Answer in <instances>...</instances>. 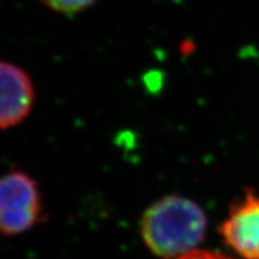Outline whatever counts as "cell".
I'll use <instances>...</instances> for the list:
<instances>
[{"instance_id": "cell-1", "label": "cell", "mask_w": 259, "mask_h": 259, "mask_svg": "<svg viewBox=\"0 0 259 259\" xmlns=\"http://www.w3.org/2000/svg\"><path fill=\"white\" fill-rule=\"evenodd\" d=\"M206 215L193 200L169 194L145 210L141 234L147 247L163 259L196 250L206 233Z\"/></svg>"}, {"instance_id": "cell-2", "label": "cell", "mask_w": 259, "mask_h": 259, "mask_svg": "<svg viewBox=\"0 0 259 259\" xmlns=\"http://www.w3.org/2000/svg\"><path fill=\"white\" fill-rule=\"evenodd\" d=\"M42 218L41 192L34 178L23 170H11L0 177V234H23Z\"/></svg>"}, {"instance_id": "cell-3", "label": "cell", "mask_w": 259, "mask_h": 259, "mask_svg": "<svg viewBox=\"0 0 259 259\" xmlns=\"http://www.w3.org/2000/svg\"><path fill=\"white\" fill-rule=\"evenodd\" d=\"M228 247L244 259H259V197L247 191L220 227Z\"/></svg>"}, {"instance_id": "cell-4", "label": "cell", "mask_w": 259, "mask_h": 259, "mask_svg": "<svg viewBox=\"0 0 259 259\" xmlns=\"http://www.w3.org/2000/svg\"><path fill=\"white\" fill-rule=\"evenodd\" d=\"M34 100L29 74L14 64L0 61V130L21 124L30 113Z\"/></svg>"}, {"instance_id": "cell-5", "label": "cell", "mask_w": 259, "mask_h": 259, "mask_svg": "<svg viewBox=\"0 0 259 259\" xmlns=\"http://www.w3.org/2000/svg\"><path fill=\"white\" fill-rule=\"evenodd\" d=\"M46 8L58 14L76 15L95 4L97 0H40Z\"/></svg>"}, {"instance_id": "cell-6", "label": "cell", "mask_w": 259, "mask_h": 259, "mask_svg": "<svg viewBox=\"0 0 259 259\" xmlns=\"http://www.w3.org/2000/svg\"><path fill=\"white\" fill-rule=\"evenodd\" d=\"M176 259H233L228 255H225L219 252H211V251H205V250H196L187 252V253L180 255Z\"/></svg>"}]
</instances>
